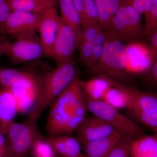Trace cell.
I'll use <instances>...</instances> for the list:
<instances>
[{
    "mask_svg": "<svg viewBox=\"0 0 157 157\" xmlns=\"http://www.w3.org/2000/svg\"><path fill=\"white\" fill-rule=\"evenodd\" d=\"M76 76L73 61L56 65L53 70L38 75L36 101L30 116L38 120L44 110L50 107Z\"/></svg>",
    "mask_w": 157,
    "mask_h": 157,
    "instance_id": "cell-1",
    "label": "cell"
},
{
    "mask_svg": "<svg viewBox=\"0 0 157 157\" xmlns=\"http://www.w3.org/2000/svg\"><path fill=\"white\" fill-rule=\"evenodd\" d=\"M84 102L81 82L76 76L49 107L45 126L48 137L64 134L73 110Z\"/></svg>",
    "mask_w": 157,
    "mask_h": 157,
    "instance_id": "cell-2",
    "label": "cell"
},
{
    "mask_svg": "<svg viewBox=\"0 0 157 157\" xmlns=\"http://www.w3.org/2000/svg\"><path fill=\"white\" fill-rule=\"evenodd\" d=\"M110 79L112 86L122 90L127 95L126 109L130 117L157 136V94L144 92Z\"/></svg>",
    "mask_w": 157,
    "mask_h": 157,
    "instance_id": "cell-3",
    "label": "cell"
},
{
    "mask_svg": "<svg viewBox=\"0 0 157 157\" xmlns=\"http://www.w3.org/2000/svg\"><path fill=\"white\" fill-rule=\"evenodd\" d=\"M38 121L29 116L22 122H14L6 135L7 157H27L34 143L43 137Z\"/></svg>",
    "mask_w": 157,
    "mask_h": 157,
    "instance_id": "cell-4",
    "label": "cell"
},
{
    "mask_svg": "<svg viewBox=\"0 0 157 157\" xmlns=\"http://www.w3.org/2000/svg\"><path fill=\"white\" fill-rule=\"evenodd\" d=\"M83 97L87 110L121 134L134 138L144 135L142 127L129 117L120 112L118 109L109 106L102 100L93 101L87 99L84 95Z\"/></svg>",
    "mask_w": 157,
    "mask_h": 157,
    "instance_id": "cell-5",
    "label": "cell"
},
{
    "mask_svg": "<svg viewBox=\"0 0 157 157\" xmlns=\"http://www.w3.org/2000/svg\"><path fill=\"white\" fill-rule=\"evenodd\" d=\"M106 33L103 55L95 71L111 78H121L127 73L126 45L119 38L107 32Z\"/></svg>",
    "mask_w": 157,
    "mask_h": 157,
    "instance_id": "cell-6",
    "label": "cell"
},
{
    "mask_svg": "<svg viewBox=\"0 0 157 157\" xmlns=\"http://www.w3.org/2000/svg\"><path fill=\"white\" fill-rule=\"evenodd\" d=\"M4 55L14 64L25 63L46 56L39 37L36 34L11 42L2 41Z\"/></svg>",
    "mask_w": 157,
    "mask_h": 157,
    "instance_id": "cell-7",
    "label": "cell"
},
{
    "mask_svg": "<svg viewBox=\"0 0 157 157\" xmlns=\"http://www.w3.org/2000/svg\"><path fill=\"white\" fill-rule=\"evenodd\" d=\"M81 39V35L62 20L52 56L56 65L73 61V56Z\"/></svg>",
    "mask_w": 157,
    "mask_h": 157,
    "instance_id": "cell-8",
    "label": "cell"
},
{
    "mask_svg": "<svg viewBox=\"0 0 157 157\" xmlns=\"http://www.w3.org/2000/svg\"><path fill=\"white\" fill-rule=\"evenodd\" d=\"M37 76L35 73L26 71L10 88L16 101L18 113H30L33 108L38 94Z\"/></svg>",
    "mask_w": 157,
    "mask_h": 157,
    "instance_id": "cell-9",
    "label": "cell"
},
{
    "mask_svg": "<svg viewBox=\"0 0 157 157\" xmlns=\"http://www.w3.org/2000/svg\"><path fill=\"white\" fill-rule=\"evenodd\" d=\"M40 17V13L11 11L5 26V35L17 40L36 34L38 32Z\"/></svg>",
    "mask_w": 157,
    "mask_h": 157,
    "instance_id": "cell-10",
    "label": "cell"
},
{
    "mask_svg": "<svg viewBox=\"0 0 157 157\" xmlns=\"http://www.w3.org/2000/svg\"><path fill=\"white\" fill-rule=\"evenodd\" d=\"M61 20L56 5L48 7L40 13L38 32L46 56L49 57L52 56L54 43Z\"/></svg>",
    "mask_w": 157,
    "mask_h": 157,
    "instance_id": "cell-11",
    "label": "cell"
},
{
    "mask_svg": "<svg viewBox=\"0 0 157 157\" xmlns=\"http://www.w3.org/2000/svg\"><path fill=\"white\" fill-rule=\"evenodd\" d=\"M126 73L136 74L145 72L151 67L153 55L145 45L131 42L126 45Z\"/></svg>",
    "mask_w": 157,
    "mask_h": 157,
    "instance_id": "cell-12",
    "label": "cell"
},
{
    "mask_svg": "<svg viewBox=\"0 0 157 157\" xmlns=\"http://www.w3.org/2000/svg\"><path fill=\"white\" fill-rule=\"evenodd\" d=\"M117 131L101 118L94 115L86 117L75 131L80 144L101 139Z\"/></svg>",
    "mask_w": 157,
    "mask_h": 157,
    "instance_id": "cell-13",
    "label": "cell"
},
{
    "mask_svg": "<svg viewBox=\"0 0 157 157\" xmlns=\"http://www.w3.org/2000/svg\"><path fill=\"white\" fill-rule=\"evenodd\" d=\"M18 113L17 104L9 88L0 87V132L6 135Z\"/></svg>",
    "mask_w": 157,
    "mask_h": 157,
    "instance_id": "cell-14",
    "label": "cell"
},
{
    "mask_svg": "<svg viewBox=\"0 0 157 157\" xmlns=\"http://www.w3.org/2000/svg\"><path fill=\"white\" fill-rule=\"evenodd\" d=\"M46 140L58 157H78L82 154L80 142L72 135L62 134L49 136Z\"/></svg>",
    "mask_w": 157,
    "mask_h": 157,
    "instance_id": "cell-15",
    "label": "cell"
},
{
    "mask_svg": "<svg viewBox=\"0 0 157 157\" xmlns=\"http://www.w3.org/2000/svg\"><path fill=\"white\" fill-rule=\"evenodd\" d=\"M123 136L115 131L107 137L81 144L82 150L90 157H107Z\"/></svg>",
    "mask_w": 157,
    "mask_h": 157,
    "instance_id": "cell-16",
    "label": "cell"
},
{
    "mask_svg": "<svg viewBox=\"0 0 157 157\" xmlns=\"http://www.w3.org/2000/svg\"><path fill=\"white\" fill-rule=\"evenodd\" d=\"M131 157H157V136L143 135L133 139Z\"/></svg>",
    "mask_w": 157,
    "mask_h": 157,
    "instance_id": "cell-17",
    "label": "cell"
},
{
    "mask_svg": "<svg viewBox=\"0 0 157 157\" xmlns=\"http://www.w3.org/2000/svg\"><path fill=\"white\" fill-rule=\"evenodd\" d=\"M83 94L87 99L93 101L102 100L104 93L112 86L109 78H93L85 82H81Z\"/></svg>",
    "mask_w": 157,
    "mask_h": 157,
    "instance_id": "cell-18",
    "label": "cell"
},
{
    "mask_svg": "<svg viewBox=\"0 0 157 157\" xmlns=\"http://www.w3.org/2000/svg\"><path fill=\"white\" fill-rule=\"evenodd\" d=\"M63 21L82 36V19L74 6L73 0H56Z\"/></svg>",
    "mask_w": 157,
    "mask_h": 157,
    "instance_id": "cell-19",
    "label": "cell"
},
{
    "mask_svg": "<svg viewBox=\"0 0 157 157\" xmlns=\"http://www.w3.org/2000/svg\"><path fill=\"white\" fill-rule=\"evenodd\" d=\"M11 11H24L41 13L50 6L56 5V0H6Z\"/></svg>",
    "mask_w": 157,
    "mask_h": 157,
    "instance_id": "cell-20",
    "label": "cell"
},
{
    "mask_svg": "<svg viewBox=\"0 0 157 157\" xmlns=\"http://www.w3.org/2000/svg\"><path fill=\"white\" fill-rule=\"evenodd\" d=\"M102 101L116 109H127L128 99L122 90L112 86L104 93Z\"/></svg>",
    "mask_w": 157,
    "mask_h": 157,
    "instance_id": "cell-21",
    "label": "cell"
},
{
    "mask_svg": "<svg viewBox=\"0 0 157 157\" xmlns=\"http://www.w3.org/2000/svg\"><path fill=\"white\" fill-rule=\"evenodd\" d=\"M26 71L0 67V87L10 88L23 76Z\"/></svg>",
    "mask_w": 157,
    "mask_h": 157,
    "instance_id": "cell-22",
    "label": "cell"
},
{
    "mask_svg": "<svg viewBox=\"0 0 157 157\" xmlns=\"http://www.w3.org/2000/svg\"><path fill=\"white\" fill-rule=\"evenodd\" d=\"M30 152L33 157H57V156L50 143L44 137L34 143Z\"/></svg>",
    "mask_w": 157,
    "mask_h": 157,
    "instance_id": "cell-23",
    "label": "cell"
},
{
    "mask_svg": "<svg viewBox=\"0 0 157 157\" xmlns=\"http://www.w3.org/2000/svg\"><path fill=\"white\" fill-rule=\"evenodd\" d=\"M134 139L124 135L107 157H131L132 144Z\"/></svg>",
    "mask_w": 157,
    "mask_h": 157,
    "instance_id": "cell-24",
    "label": "cell"
},
{
    "mask_svg": "<svg viewBox=\"0 0 157 157\" xmlns=\"http://www.w3.org/2000/svg\"><path fill=\"white\" fill-rule=\"evenodd\" d=\"M95 43L81 40L78 45L79 60L85 66L88 67L91 60Z\"/></svg>",
    "mask_w": 157,
    "mask_h": 157,
    "instance_id": "cell-25",
    "label": "cell"
},
{
    "mask_svg": "<svg viewBox=\"0 0 157 157\" xmlns=\"http://www.w3.org/2000/svg\"><path fill=\"white\" fill-rule=\"evenodd\" d=\"M99 16V24L105 30L109 24L112 16L109 13L106 0H94Z\"/></svg>",
    "mask_w": 157,
    "mask_h": 157,
    "instance_id": "cell-26",
    "label": "cell"
},
{
    "mask_svg": "<svg viewBox=\"0 0 157 157\" xmlns=\"http://www.w3.org/2000/svg\"><path fill=\"white\" fill-rule=\"evenodd\" d=\"M84 15L82 23H98L99 16L94 0H84Z\"/></svg>",
    "mask_w": 157,
    "mask_h": 157,
    "instance_id": "cell-27",
    "label": "cell"
},
{
    "mask_svg": "<svg viewBox=\"0 0 157 157\" xmlns=\"http://www.w3.org/2000/svg\"><path fill=\"white\" fill-rule=\"evenodd\" d=\"M145 20L143 36L148 38L157 28V5H153L150 12L145 17Z\"/></svg>",
    "mask_w": 157,
    "mask_h": 157,
    "instance_id": "cell-28",
    "label": "cell"
},
{
    "mask_svg": "<svg viewBox=\"0 0 157 157\" xmlns=\"http://www.w3.org/2000/svg\"><path fill=\"white\" fill-rule=\"evenodd\" d=\"M11 11L6 0H0V37L5 35V26Z\"/></svg>",
    "mask_w": 157,
    "mask_h": 157,
    "instance_id": "cell-29",
    "label": "cell"
},
{
    "mask_svg": "<svg viewBox=\"0 0 157 157\" xmlns=\"http://www.w3.org/2000/svg\"><path fill=\"white\" fill-rule=\"evenodd\" d=\"M129 5L136 9L141 15L144 14V0H125Z\"/></svg>",
    "mask_w": 157,
    "mask_h": 157,
    "instance_id": "cell-30",
    "label": "cell"
},
{
    "mask_svg": "<svg viewBox=\"0 0 157 157\" xmlns=\"http://www.w3.org/2000/svg\"><path fill=\"white\" fill-rule=\"evenodd\" d=\"M148 39L150 42L151 47V51L154 58L155 56L157 55V28L153 32Z\"/></svg>",
    "mask_w": 157,
    "mask_h": 157,
    "instance_id": "cell-31",
    "label": "cell"
},
{
    "mask_svg": "<svg viewBox=\"0 0 157 157\" xmlns=\"http://www.w3.org/2000/svg\"><path fill=\"white\" fill-rule=\"evenodd\" d=\"M121 0H106L109 13L112 17L116 13Z\"/></svg>",
    "mask_w": 157,
    "mask_h": 157,
    "instance_id": "cell-32",
    "label": "cell"
},
{
    "mask_svg": "<svg viewBox=\"0 0 157 157\" xmlns=\"http://www.w3.org/2000/svg\"><path fill=\"white\" fill-rule=\"evenodd\" d=\"M74 6L82 20L84 15V0H73Z\"/></svg>",
    "mask_w": 157,
    "mask_h": 157,
    "instance_id": "cell-33",
    "label": "cell"
},
{
    "mask_svg": "<svg viewBox=\"0 0 157 157\" xmlns=\"http://www.w3.org/2000/svg\"><path fill=\"white\" fill-rule=\"evenodd\" d=\"M0 157H7L6 135L0 132Z\"/></svg>",
    "mask_w": 157,
    "mask_h": 157,
    "instance_id": "cell-34",
    "label": "cell"
},
{
    "mask_svg": "<svg viewBox=\"0 0 157 157\" xmlns=\"http://www.w3.org/2000/svg\"><path fill=\"white\" fill-rule=\"evenodd\" d=\"M153 5V0H144V14L145 17L147 16L149 12H150Z\"/></svg>",
    "mask_w": 157,
    "mask_h": 157,
    "instance_id": "cell-35",
    "label": "cell"
},
{
    "mask_svg": "<svg viewBox=\"0 0 157 157\" xmlns=\"http://www.w3.org/2000/svg\"><path fill=\"white\" fill-rule=\"evenodd\" d=\"M152 73L154 77L157 79V57L156 59L155 60L154 63H153Z\"/></svg>",
    "mask_w": 157,
    "mask_h": 157,
    "instance_id": "cell-36",
    "label": "cell"
},
{
    "mask_svg": "<svg viewBox=\"0 0 157 157\" xmlns=\"http://www.w3.org/2000/svg\"><path fill=\"white\" fill-rule=\"evenodd\" d=\"M4 55V49H3L2 42H0V58Z\"/></svg>",
    "mask_w": 157,
    "mask_h": 157,
    "instance_id": "cell-37",
    "label": "cell"
},
{
    "mask_svg": "<svg viewBox=\"0 0 157 157\" xmlns=\"http://www.w3.org/2000/svg\"><path fill=\"white\" fill-rule=\"evenodd\" d=\"M154 5H157V0H153Z\"/></svg>",
    "mask_w": 157,
    "mask_h": 157,
    "instance_id": "cell-38",
    "label": "cell"
},
{
    "mask_svg": "<svg viewBox=\"0 0 157 157\" xmlns=\"http://www.w3.org/2000/svg\"><path fill=\"white\" fill-rule=\"evenodd\" d=\"M78 157H90L86 155L85 154L83 155V154H82L81 155L79 156Z\"/></svg>",
    "mask_w": 157,
    "mask_h": 157,
    "instance_id": "cell-39",
    "label": "cell"
},
{
    "mask_svg": "<svg viewBox=\"0 0 157 157\" xmlns=\"http://www.w3.org/2000/svg\"><path fill=\"white\" fill-rule=\"evenodd\" d=\"M57 157H58L57 156Z\"/></svg>",
    "mask_w": 157,
    "mask_h": 157,
    "instance_id": "cell-40",
    "label": "cell"
}]
</instances>
